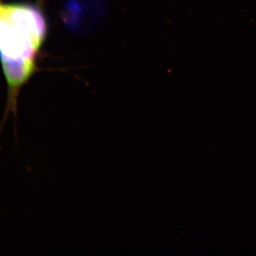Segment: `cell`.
I'll list each match as a JSON object with an SVG mask.
<instances>
[{
	"instance_id": "obj_1",
	"label": "cell",
	"mask_w": 256,
	"mask_h": 256,
	"mask_svg": "<svg viewBox=\"0 0 256 256\" xmlns=\"http://www.w3.org/2000/svg\"><path fill=\"white\" fill-rule=\"evenodd\" d=\"M47 28L40 6L0 0V65L8 86L0 132L10 112L16 118L20 90L38 68L37 56L46 40Z\"/></svg>"
}]
</instances>
